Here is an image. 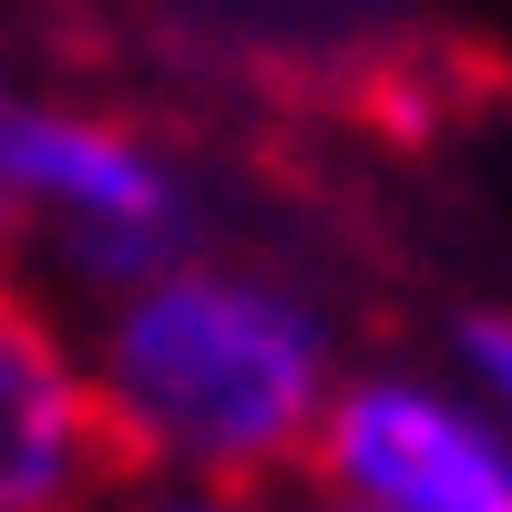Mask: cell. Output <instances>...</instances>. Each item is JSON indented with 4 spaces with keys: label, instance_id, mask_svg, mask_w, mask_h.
<instances>
[{
    "label": "cell",
    "instance_id": "1",
    "mask_svg": "<svg viewBox=\"0 0 512 512\" xmlns=\"http://www.w3.org/2000/svg\"><path fill=\"white\" fill-rule=\"evenodd\" d=\"M82 359H93L123 472H226L287 492L318 461L349 338L297 267L205 236L175 267L93 297Z\"/></svg>",
    "mask_w": 512,
    "mask_h": 512
},
{
    "label": "cell",
    "instance_id": "2",
    "mask_svg": "<svg viewBox=\"0 0 512 512\" xmlns=\"http://www.w3.org/2000/svg\"><path fill=\"white\" fill-rule=\"evenodd\" d=\"M0 185L21 205L31 267L62 297H82V308L154 277V267H175L185 246H205L195 164L103 103L11 93L0 103Z\"/></svg>",
    "mask_w": 512,
    "mask_h": 512
},
{
    "label": "cell",
    "instance_id": "3",
    "mask_svg": "<svg viewBox=\"0 0 512 512\" xmlns=\"http://www.w3.org/2000/svg\"><path fill=\"white\" fill-rule=\"evenodd\" d=\"M308 482L369 512H512V410L461 369H349L318 420Z\"/></svg>",
    "mask_w": 512,
    "mask_h": 512
},
{
    "label": "cell",
    "instance_id": "4",
    "mask_svg": "<svg viewBox=\"0 0 512 512\" xmlns=\"http://www.w3.org/2000/svg\"><path fill=\"white\" fill-rule=\"evenodd\" d=\"M113 482L123 451L82 328L11 277L0 287V512H103Z\"/></svg>",
    "mask_w": 512,
    "mask_h": 512
},
{
    "label": "cell",
    "instance_id": "5",
    "mask_svg": "<svg viewBox=\"0 0 512 512\" xmlns=\"http://www.w3.org/2000/svg\"><path fill=\"white\" fill-rule=\"evenodd\" d=\"M287 492L267 482H226V472H123L103 512H277Z\"/></svg>",
    "mask_w": 512,
    "mask_h": 512
},
{
    "label": "cell",
    "instance_id": "6",
    "mask_svg": "<svg viewBox=\"0 0 512 512\" xmlns=\"http://www.w3.org/2000/svg\"><path fill=\"white\" fill-rule=\"evenodd\" d=\"M451 369L512 410V308H492V318H461V338H451Z\"/></svg>",
    "mask_w": 512,
    "mask_h": 512
},
{
    "label": "cell",
    "instance_id": "7",
    "mask_svg": "<svg viewBox=\"0 0 512 512\" xmlns=\"http://www.w3.org/2000/svg\"><path fill=\"white\" fill-rule=\"evenodd\" d=\"M31 267V236H21V205H11V185H0V287H11Z\"/></svg>",
    "mask_w": 512,
    "mask_h": 512
},
{
    "label": "cell",
    "instance_id": "8",
    "mask_svg": "<svg viewBox=\"0 0 512 512\" xmlns=\"http://www.w3.org/2000/svg\"><path fill=\"white\" fill-rule=\"evenodd\" d=\"M277 512H369V502H349V492H328V482H287V502Z\"/></svg>",
    "mask_w": 512,
    "mask_h": 512
},
{
    "label": "cell",
    "instance_id": "9",
    "mask_svg": "<svg viewBox=\"0 0 512 512\" xmlns=\"http://www.w3.org/2000/svg\"><path fill=\"white\" fill-rule=\"evenodd\" d=\"M0 103H11V62H0Z\"/></svg>",
    "mask_w": 512,
    "mask_h": 512
}]
</instances>
